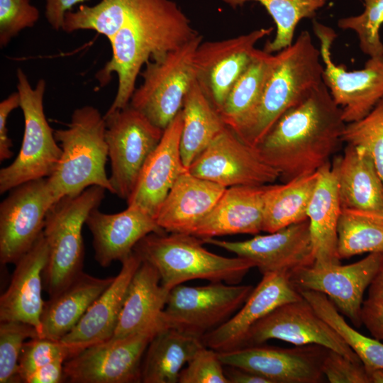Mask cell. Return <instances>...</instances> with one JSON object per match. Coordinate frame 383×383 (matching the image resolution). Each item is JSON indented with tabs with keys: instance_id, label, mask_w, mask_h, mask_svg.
Returning <instances> with one entry per match:
<instances>
[{
	"instance_id": "cell-1",
	"label": "cell",
	"mask_w": 383,
	"mask_h": 383,
	"mask_svg": "<svg viewBox=\"0 0 383 383\" xmlns=\"http://www.w3.org/2000/svg\"><path fill=\"white\" fill-rule=\"evenodd\" d=\"M346 123L323 83L287 111L255 147L284 182L318 171L343 143Z\"/></svg>"
},
{
	"instance_id": "cell-2",
	"label": "cell",
	"mask_w": 383,
	"mask_h": 383,
	"mask_svg": "<svg viewBox=\"0 0 383 383\" xmlns=\"http://www.w3.org/2000/svg\"><path fill=\"white\" fill-rule=\"evenodd\" d=\"M199 33L171 0H129L124 22L109 40L111 59L97 73L106 83L115 73L118 88L107 113L125 108L135 89L143 67L177 49Z\"/></svg>"
},
{
	"instance_id": "cell-3",
	"label": "cell",
	"mask_w": 383,
	"mask_h": 383,
	"mask_svg": "<svg viewBox=\"0 0 383 383\" xmlns=\"http://www.w3.org/2000/svg\"><path fill=\"white\" fill-rule=\"evenodd\" d=\"M320 50L310 33L302 31L289 47L277 52L260 99L251 114L233 131L255 147L289 109L305 99L323 82Z\"/></svg>"
},
{
	"instance_id": "cell-4",
	"label": "cell",
	"mask_w": 383,
	"mask_h": 383,
	"mask_svg": "<svg viewBox=\"0 0 383 383\" xmlns=\"http://www.w3.org/2000/svg\"><path fill=\"white\" fill-rule=\"evenodd\" d=\"M105 132L104 116L90 105L75 109L67 127L54 131L62 152L47 179L56 201L92 186L113 194L106 172L109 153Z\"/></svg>"
},
{
	"instance_id": "cell-5",
	"label": "cell",
	"mask_w": 383,
	"mask_h": 383,
	"mask_svg": "<svg viewBox=\"0 0 383 383\" xmlns=\"http://www.w3.org/2000/svg\"><path fill=\"white\" fill-rule=\"evenodd\" d=\"M204 244L202 239L188 233H151L133 251L157 270L162 285L169 291L193 279L238 284L255 267L248 259L215 254Z\"/></svg>"
},
{
	"instance_id": "cell-6",
	"label": "cell",
	"mask_w": 383,
	"mask_h": 383,
	"mask_svg": "<svg viewBox=\"0 0 383 383\" xmlns=\"http://www.w3.org/2000/svg\"><path fill=\"white\" fill-rule=\"evenodd\" d=\"M106 191L92 186L77 195L60 199L49 209L43 228L48 256L43 272V287L49 298L84 272L83 226L89 213L99 208Z\"/></svg>"
},
{
	"instance_id": "cell-7",
	"label": "cell",
	"mask_w": 383,
	"mask_h": 383,
	"mask_svg": "<svg viewBox=\"0 0 383 383\" xmlns=\"http://www.w3.org/2000/svg\"><path fill=\"white\" fill-rule=\"evenodd\" d=\"M16 77L24 118L23 136L16 159L0 170L1 194L25 182L49 177L62 152L44 111L45 79H40L33 87L21 68L17 70Z\"/></svg>"
},
{
	"instance_id": "cell-8",
	"label": "cell",
	"mask_w": 383,
	"mask_h": 383,
	"mask_svg": "<svg viewBox=\"0 0 383 383\" xmlns=\"http://www.w3.org/2000/svg\"><path fill=\"white\" fill-rule=\"evenodd\" d=\"M202 40L198 34L177 49L149 60L140 72L142 84L135 88L129 104L163 131L181 111L195 81L194 55Z\"/></svg>"
},
{
	"instance_id": "cell-9",
	"label": "cell",
	"mask_w": 383,
	"mask_h": 383,
	"mask_svg": "<svg viewBox=\"0 0 383 383\" xmlns=\"http://www.w3.org/2000/svg\"><path fill=\"white\" fill-rule=\"evenodd\" d=\"M104 118L111 170L109 180L113 194L127 201L146 160L158 145L163 130L130 104L106 112Z\"/></svg>"
},
{
	"instance_id": "cell-10",
	"label": "cell",
	"mask_w": 383,
	"mask_h": 383,
	"mask_svg": "<svg viewBox=\"0 0 383 383\" xmlns=\"http://www.w3.org/2000/svg\"><path fill=\"white\" fill-rule=\"evenodd\" d=\"M253 289L252 285L224 282L198 287L179 284L169 292L164 321L168 327L201 339L228 321Z\"/></svg>"
},
{
	"instance_id": "cell-11",
	"label": "cell",
	"mask_w": 383,
	"mask_h": 383,
	"mask_svg": "<svg viewBox=\"0 0 383 383\" xmlns=\"http://www.w3.org/2000/svg\"><path fill=\"white\" fill-rule=\"evenodd\" d=\"M156 327L90 346L64 364V382H141L142 363Z\"/></svg>"
},
{
	"instance_id": "cell-12",
	"label": "cell",
	"mask_w": 383,
	"mask_h": 383,
	"mask_svg": "<svg viewBox=\"0 0 383 383\" xmlns=\"http://www.w3.org/2000/svg\"><path fill=\"white\" fill-rule=\"evenodd\" d=\"M313 29L320 43L323 82L341 109L343 120L348 123L363 118L383 98V55L370 57L361 70L348 71L333 62L334 30L316 21Z\"/></svg>"
},
{
	"instance_id": "cell-13",
	"label": "cell",
	"mask_w": 383,
	"mask_h": 383,
	"mask_svg": "<svg viewBox=\"0 0 383 383\" xmlns=\"http://www.w3.org/2000/svg\"><path fill=\"white\" fill-rule=\"evenodd\" d=\"M55 202L47 178L25 182L9 191L0 204L1 264H15L33 247Z\"/></svg>"
},
{
	"instance_id": "cell-14",
	"label": "cell",
	"mask_w": 383,
	"mask_h": 383,
	"mask_svg": "<svg viewBox=\"0 0 383 383\" xmlns=\"http://www.w3.org/2000/svg\"><path fill=\"white\" fill-rule=\"evenodd\" d=\"M188 172L228 188L273 184L279 174L265 162L257 149L226 126L194 160Z\"/></svg>"
},
{
	"instance_id": "cell-15",
	"label": "cell",
	"mask_w": 383,
	"mask_h": 383,
	"mask_svg": "<svg viewBox=\"0 0 383 383\" xmlns=\"http://www.w3.org/2000/svg\"><path fill=\"white\" fill-rule=\"evenodd\" d=\"M383 252L369 253L352 264L328 266L312 265L289 274L297 290H312L326 295L340 312L357 328L361 326L363 296L375 277Z\"/></svg>"
},
{
	"instance_id": "cell-16",
	"label": "cell",
	"mask_w": 383,
	"mask_h": 383,
	"mask_svg": "<svg viewBox=\"0 0 383 383\" xmlns=\"http://www.w3.org/2000/svg\"><path fill=\"white\" fill-rule=\"evenodd\" d=\"M270 339L280 340L296 346L321 345L353 362H362L357 355L304 297L277 307L257 321L250 329L243 347L263 344Z\"/></svg>"
},
{
	"instance_id": "cell-17",
	"label": "cell",
	"mask_w": 383,
	"mask_h": 383,
	"mask_svg": "<svg viewBox=\"0 0 383 383\" xmlns=\"http://www.w3.org/2000/svg\"><path fill=\"white\" fill-rule=\"evenodd\" d=\"M327 350L315 344L292 348L259 344L218 353L223 365L252 372L272 383H318Z\"/></svg>"
},
{
	"instance_id": "cell-18",
	"label": "cell",
	"mask_w": 383,
	"mask_h": 383,
	"mask_svg": "<svg viewBox=\"0 0 383 383\" xmlns=\"http://www.w3.org/2000/svg\"><path fill=\"white\" fill-rule=\"evenodd\" d=\"M272 30L260 28L228 39L201 42L198 46L194 60L195 80L218 111L250 63L255 45Z\"/></svg>"
},
{
	"instance_id": "cell-19",
	"label": "cell",
	"mask_w": 383,
	"mask_h": 383,
	"mask_svg": "<svg viewBox=\"0 0 383 383\" xmlns=\"http://www.w3.org/2000/svg\"><path fill=\"white\" fill-rule=\"evenodd\" d=\"M202 240L204 244L215 245L252 261L262 274L280 272L289 275L292 271L315 262L308 219L243 241L215 238Z\"/></svg>"
},
{
	"instance_id": "cell-20",
	"label": "cell",
	"mask_w": 383,
	"mask_h": 383,
	"mask_svg": "<svg viewBox=\"0 0 383 383\" xmlns=\"http://www.w3.org/2000/svg\"><path fill=\"white\" fill-rule=\"evenodd\" d=\"M302 297L288 274H264L243 305L228 321L205 334L201 342L217 352L242 348L250 329L257 321L277 307Z\"/></svg>"
},
{
	"instance_id": "cell-21",
	"label": "cell",
	"mask_w": 383,
	"mask_h": 383,
	"mask_svg": "<svg viewBox=\"0 0 383 383\" xmlns=\"http://www.w3.org/2000/svg\"><path fill=\"white\" fill-rule=\"evenodd\" d=\"M182 124L180 111L163 131L158 145L146 160L126 201L127 205L135 206L155 218L178 177L187 171L180 152Z\"/></svg>"
},
{
	"instance_id": "cell-22",
	"label": "cell",
	"mask_w": 383,
	"mask_h": 383,
	"mask_svg": "<svg viewBox=\"0 0 383 383\" xmlns=\"http://www.w3.org/2000/svg\"><path fill=\"white\" fill-rule=\"evenodd\" d=\"M273 184L228 187L191 235L201 239L262 231L266 201Z\"/></svg>"
},
{
	"instance_id": "cell-23",
	"label": "cell",
	"mask_w": 383,
	"mask_h": 383,
	"mask_svg": "<svg viewBox=\"0 0 383 383\" xmlns=\"http://www.w3.org/2000/svg\"><path fill=\"white\" fill-rule=\"evenodd\" d=\"M85 224L92 235L94 258L103 267L113 261L121 262L147 235L165 233L155 218L132 205L115 213H103L96 208L88 215Z\"/></svg>"
},
{
	"instance_id": "cell-24",
	"label": "cell",
	"mask_w": 383,
	"mask_h": 383,
	"mask_svg": "<svg viewBox=\"0 0 383 383\" xmlns=\"http://www.w3.org/2000/svg\"><path fill=\"white\" fill-rule=\"evenodd\" d=\"M48 248L43 232L16 263L7 289L0 297V322L18 321L33 326L41 335V315L44 303L43 272Z\"/></svg>"
},
{
	"instance_id": "cell-25",
	"label": "cell",
	"mask_w": 383,
	"mask_h": 383,
	"mask_svg": "<svg viewBox=\"0 0 383 383\" xmlns=\"http://www.w3.org/2000/svg\"><path fill=\"white\" fill-rule=\"evenodd\" d=\"M121 262L120 272L112 283L89 306L74 328L60 340L73 348L77 355L113 335L128 287L142 259L133 251Z\"/></svg>"
},
{
	"instance_id": "cell-26",
	"label": "cell",
	"mask_w": 383,
	"mask_h": 383,
	"mask_svg": "<svg viewBox=\"0 0 383 383\" xmlns=\"http://www.w3.org/2000/svg\"><path fill=\"white\" fill-rule=\"evenodd\" d=\"M187 171L182 174L163 201L155 218L165 233L191 234L226 190Z\"/></svg>"
},
{
	"instance_id": "cell-27",
	"label": "cell",
	"mask_w": 383,
	"mask_h": 383,
	"mask_svg": "<svg viewBox=\"0 0 383 383\" xmlns=\"http://www.w3.org/2000/svg\"><path fill=\"white\" fill-rule=\"evenodd\" d=\"M169 292L162 285L157 270L142 260L128 287L111 338H123L152 328L167 327L163 311Z\"/></svg>"
},
{
	"instance_id": "cell-28",
	"label": "cell",
	"mask_w": 383,
	"mask_h": 383,
	"mask_svg": "<svg viewBox=\"0 0 383 383\" xmlns=\"http://www.w3.org/2000/svg\"><path fill=\"white\" fill-rule=\"evenodd\" d=\"M318 172L307 210L314 265H338L340 264L338 255V224L341 206L336 176L331 163Z\"/></svg>"
},
{
	"instance_id": "cell-29",
	"label": "cell",
	"mask_w": 383,
	"mask_h": 383,
	"mask_svg": "<svg viewBox=\"0 0 383 383\" xmlns=\"http://www.w3.org/2000/svg\"><path fill=\"white\" fill-rule=\"evenodd\" d=\"M331 166L341 209L383 210V180L367 152L346 145Z\"/></svg>"
},
{
	"instance_id": "cell-30",
	"label": "cell",
	"mask_w": 383,
	"mask_h": 383,
	"mask_svg": "<svg viewBox=\"0 0 383 383\" xmlns=\"http://www.w3.org/2000/svg\"><path fill=\"white\" fill-rule=\"evenodd\" d=\"M114 277L99 278L83 272L57 295L45 301L40 338L60 340L78 323Z\"/></svg>"
},
{
	"instance_id": "cell-31",
	"label": "cell",
	"mask_w": 383,
	"mask_h": 383,
	"mask_svg": "<svg viewBox=\"0 0 383 383\" xmlns=\"http://www.w3.org/2000/svg\"><path fill=\"white\" fill-rule=\"evenodd\" d=\"M202 345L201 339L175 328H162L145 351L141 382L177 383L180 372Z\"/></svg>"
},
{
	"instance_id": "cell-32",
	"label": "cell",
	"mask_w": 383,
	"mask_h": 383,
	"mask_svg": "<svg viewBox=\"0 0 383 383\" xmlns=\"http://www.w3.org/2000/svg\"><path fill=\"white\" fill-rule=\"evenodd\" d=\"M181 111L183 124L180 152L183 164L188 170L194 160L227 126L196 80L184 99Z\"/></svg>"
},
{
	"instance_id": "cell-33",
	"label": "cell",
	"mask_w": 383,
	"mask_h": 383,
	"mask_svg": "<svg viewBox=\"0 0 383 383\" xmlns=\"http://www.w3.org/2000/svg\"><path fill=\"white\" fill-rule=\"evenodd\" d=\"M275 62V55L256 49L248 67L235 82L219 111L225 124L238 128L256 107Z\"/></svg>"
},
{
	"instance_id": "cell-34",
	"label": "cell",
	"mask_w": 383,
	"mask_h": 383,
	"mask_svg": "<svg viewBox=\"0 0 383 383\" xmlns=\"http://www.w3.org/2000/svg\"><path fill=\"white\" fill-rule=\"evenodd\" d=\"M319 172L273 184L266 201L262 231L274 232L308 219L307 210Z\"/></svg>"
},
{
	"instance_id": "cell-35",
	"label": "cell",
	"mask_w": 383,
	"mask_h": 383,
	"mask_svg": "<svg viewBox=\"0 0 383 383\" xmlns=\"http://www.w3.org/2000/svg\"><path fill=\"white\" fill-rule=\"evenodd\" d=\"M367 252H383V210L341 209L338 224L339 258Z\"/></svg>"
},
{
	"instance_id": "cell-36",
	"label": "cell",
	"mask_w": 383,
	"mask_h": 383,
	"mask_svg": "<svg viewBox=\"0 0 383 383\" xmlns=\"http://www.w3.org/2000/svg\"><path fill=\"white\" fill-rule=\"evenodd\" d=\"M298 291L357 355L366 370H383V343L380 340L366 336L351 327L324 294L312 290Z\"/></svg>"
},
{
	"instance_id": "cell-37",
	"label": "cell",
	"mask_w": 383,
	"mask_h": 383,
	"mask_svg": "<svg viewBox=\"0 0 383 383\" xmlns=\"http://www.w3.org/2000/svg\"><path fill=\"white\" fill-rule=\"evenodd\" d=\"M235 8L248 1L261 4L272 16L276 25V35L268 41L264 50L268 53L277 52L294 42V35L299 22L304 18H312L316 11L328 0H221Z\"/></svg>"
},
{
	"instance_id": "cell-38",
	"label": "cell",
	"mask_w": 383,
	"mask_h": 383,
	"mask_svg": "<svg viewBox=\"0 0 383 383\" xmlns=\"http://www.w3.org/2000/svg\"><path fill=\"white\" fill-rule=\"evenodd\" d=\"M129 0H101L94 6L81 5L65 16L62 30H92L110 40L122 26Z\"/></svg>"
},
{
	"instance_id": "cell-39",
	"label": "cell",
	"mask_w": 383,
	"mask_h": 383,
	"mask_svg": "<svg viewBox=\"0 0 383 383\" xmlns=\"http://www.w3.org/2000/svg\"><path fill=\"white\" fill-rule=\"evenodd\" d=\"M342 140L367 152L383 180V98L365 116L345 124Z\"/></svg>"
},
{
	"instance_id": "cell-40",
	"label": "cell",
	"mask_w": 383,
	"mask_h": 383,
	"mask_svg": "<svg viewBox=\"0 0 383 383\" xmlns=\"http://www.w3.org/2000/svg\"><path fill=\"white\" fill-rule=\"evenodd\" d=\"M38 337L32 326L18 321L0 322V383L21 382L18 360L27 339Z\"/></svg>"
},
{
	"instance_id": "cell-41",
	"label": "cell",
	"mask_w": 383,
	"mask_h": 383,
	"mask_svg": "<svg viewBox=\"0 0 383 383\" xmlns=\"http://www.w3.org/2000/svg\"><path fill=\"white\" fill-rule=\"evenodd\" d=\"M364 11L357 16L341 18L338 26L350 30L358 37L360 48L370 57L383 55L380 28L383 23V0H363Z\"/></svg>"
},
{
	"instance_id": "cell-42",
	"label": "cell",
	"mask_w": 383,
	"mask_h": 383,
	"mask_svg": "<svg viewBox=\"0 0 383 383\" xmlns=\"http://www.w3.org/2000/svg\"><path fill=\"white\" fill-rule=\"evenodd\" d=\"M77 355L71 346L45 338H30L23 345L18 360V373L21 382L30 374L59 359L66 361Z\"/></svg>"
},
{
	"instance_id": "cell-43",
	"label": "cell",
	"mask_w": 383,
	"mask_h": 383,
	"mask_svg": "<svg viewBox=\"0 0 383 383\" xmlns=\"http://www.w3.org/2000/svg\"><path fill=\"white\" fill-rule=\"evenodd\" d=\"M40 11L30 0H0V47H6L25 28L39 20Z\"/></svg>"
},
{
	"instance_id": "cell-44",
	"label": "cell",
	"mask_w": 383,
	"mask_h": 383,
	"mask_svg": "<svg viewBox=\"0 0 383 383\" xmlns=\"http://www.w3.org/2000/svg\"><path fill=\"white\" fill-rule=\"evenodd\" d=\"M179 383H229L218 353L204 344L195 352L179 376Z\"/></svg>"
},
{
	"instance_id": "cell-45",
	"label": "cell",
	"mask_w": 383,
	"mask_h": 383,
	"mask_svg": "<svg viewBox=\"0 0 383 383\" xmlns=\"http://www.w3.org/2000/svg\"><path fill=\"white\" fill-rule=\"evenodd\" d=\"M321 370L331 383H370L368 372L362 362H355L328 349Z\"/></svg>"
},
{
	"instance_id": "cell-46",
	"label": "cell",
	"mask_w": 383,
	"mask_h": 383,
	"mask_svg": "<svg viewBox=\"0 0 383 383\" xmlns=\"http://www.w3.org/2000/svg\"><path fill=\"white\" fill-rule=\"evenodd\" d=\"M361 321L374 338L383 340V297L368 296L363 301Z\"/></svg>"
},
{
	"instance_id": "cell-47",
	"label": "cell",
	"mask_w": 383,
	"mask_h": 383,
	"mask_svg": "<svg viewBox=\"0 0 383 383\" xmlns=\"http://www.w3.org/2000/svg\"><path fill=\"white\" fill-rule=\"evenodd\" d=\"M20 107V98L18 91L13 92L0 103V161L11 158L12 141L9 137L7 121L10 113Z\"/></svg>"
},
{
	"instance_id": "cell-48",
	"label": "cell",
	"mask_w": 383,
	"mask_h": 383,
	"mask_svg": "<svg viewBox=\"0 0 383 383\" xmlns=\"http://www.w3.org/2000/svg\"><path fill=\"white\" fill-rule=\"evenodd\" d=\"M87 0H45V16L50 26L55 30H62L66 13L74 6Z\"/></svg>"
},
{
	"instance_id": "cell-49",
	"label": "cell",
	"mask_w": 383,
	"mask_h": 383,
	"mask_svg": "<svg viewBox=\"0 0 383 383\" xmlns=\"http://www.w3.org/2000/svg\"><path fill=\"white\" fill-rule=\"evenodd\" d=\"M65 360L59 359L29 374L24 383H59L64 382Z\"/></svg>"
},
{
	"instance_id": "cell-50",
	"label": "cell",
	"mask_w": 383,
	"mask_h": 383,
	"mask_svg": "<svg viewBox=\"0 0 383 383\" xmlns=\"http://www.w3.org/2000/svg\"><path fill=\"white\" fill-rule=\"evenodd\" d=\"M224 372L229 383H272L260 375L233 366L224 365Z\"/></svg>"
},
{
	"instance_id": "cell-51",
	"label": "cell",
	"mask_w": 383,
	"mask_h": 383,
	"mask_svg": "<svg viewBox=\"0 0 383 383\" xmlns=\"http://www.w3.org/2000/svg\"><path fill=\"white\" fill-rule=\"evenodd\" d=\"M368 296L383 297V259L375 277L369 287Z\"/></svg>"
},
{
	"instance_id": "cell-52",
	"label": "cell",
	"mask_w": 383,
	"mask_h": 383,
	"mask_svg": "<svg viewBox=\"0 0 383 383\" xmlns=\"http://www.w3.org/2000/svg\"><path fill=\"white\" fill-rule=\"evenodd\" d=\"M370 383H383V370H367Z\"/></svg>"
}]
</instances>
